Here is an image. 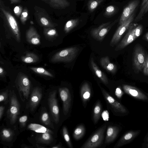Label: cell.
Wrapping results in <instances>:
<instances>
[{
    "label": "cell",
    "instance_id": "36",
    "mask_svg": "<svg viewBox=\"0 0 148 148\" xmlns=\"http://www.w3.org/2000/svg\"><path fill=\"white\" fill-rule=\"evenodd\" d=\"M41 119L42 121L45 125H48L50 123V120L49 115L47 112H43L41 116Z\"/></svg>",
    "mask_w": 148,
    "mask_h": 148
},
{
    "label": "cell",
    "instance_id": "1",
    "mask_svg": "<svg viewBox=\"0 0 148 148\" xmlns=\"http://www.w3.org/2000/svg\"><path fill=\"white\" fill-rule=\"evenodd\" d=\"M79 50L78 48L75 47L64 49L54 55L51 61L53 63L71 62L76 58Z\"/></svg>",
    "mask_w": 148,
    "mask_h": 148
},
{
    "label": "cell",
    "instance_id": "29",
    "mask_svg": "<svg viewBox=\"0 0 148 148\" xmlns=\"http://www.w3.org/2000/svg\"><path fill=\"white\" fill-rule=\"evenodd\" d=\"M52 134L48 132L42 133L38 137V140L42 143H48L52 140V137L51 134Z\"/></svg>",
    "mask_w": 148,
    "mask_h": 148
},
{
    "label": "cell",
    "instance_id": "8",
    "mask_svg": "<svg viewBox=\"0 0 148 148\" xmlns=\"http://www.w3.org/2000/svg\"><path fill=\"white\" fill-rule=\"evenodd\" d=\"M56 91H53L50 93L48 99L50 109L54 121L58 123L59 121V110L56 97Z\"/></svg>",
    "mask_w": 148,
    "mask_h": 148
},
{
    "label": "cell",
    "instance_id": "27",
    "mask_svg": "<svg viewBox=\"0 0 148 148\" xmlns=\"http://www.w3.org/2000/svg\"><path fill=\"white\" fill-rule=\"evenodd\" d=\"M101 106L99 102L95 105L93 110V119L94 122L96 123L99 120L101 113Z\"/></svg>",
    "mask_w": 148,
    "mask_h": 148
},
{
    "label": "cell",
    "instance_id": "20",
    "mask_svg": "<svg viewBox=\"0 0 148 148\" xmlns=\"http://www.w3.org/2000/svg\"><path fill=\"white\" fill-rule=\"evenodd\" d=\"M101 66L107 71L114 74L117 71V67L114 64L111 62L108 56L102 57L100 60Z\"/></svg>",
    "mask_w": 148,
    "mask_h": 148
},
{
    "label": "cell",
    "instance_id": "18",
    "mask_svg": "<svg viewBox=\"0 0 148 148\" xmlns=\"http://www.w3.org/2000/svg\"><path fill=\"white\" fill-rule=\"evenodd\" d=\"M36 19L41 25L45 27H54V24L46 14L39 11L35 13Z\"/></svg>",
    "mask_w": 148,
    "mask_h": 148
},
{
    "label": "cell",
    "instance_id": "10",
    "mask_svg": "<svg viewBox=\"0 0 148 148\" xmlns=\"http://www.w3.org/2000/svg\"><path fill=\"white\" fill-rule=\"evenodd\" d=\"M136 23H132L128 29V32L123 39L115 49L116 51L121 50L132 43L136 39L134 32V28Z\"/></svg>",
    "mask_w": 148,
    "mask_h": 148
},
{
    "label": "cell",
    "instance_id": "13",
    "mask_svg": "<svg viewBox=\"0 0 148 148\" xmlns=\"http://www.w3.org/2000/svg\"><path fill=\"white\" fill-rule=\"evenodd\" d=\"M101 89L106 100L115 110L121 113L126 112L125 108L120 103L112 97L103 88L101 87Z\"/></svg>",
    "mask_w": 148,
    "mask_h": 148
},
{
    "label": "cell",
    "instance_id": "31",
    "mask_svg": "<svg viewBox=\"0 0 148 148\" xmlns=\"http://www.w3.org/2000/svg\"><path fill=\"white\" fill-rule=\"evenodd\" d=\"M118 10V8L115 6L109 5L106 8L103 15L106 17H110L116 14Z\"/></svg>",
    "mask_w": 148,
    "mask_h": 148
},
{
    "label": "cell",
    "instance_id": "43",
    "mask_svg": "<svg viewBox=\"0 0 148 148\" xmlns=\"http://www.w3.org/2000/svg\"><path fill=\"white\" fill-rule=\"evenodd\" d=\"M4 109V107L3 106H1L0 107V119L2 118L3 113Z\"/></svg>",
    "mask_w": 148,
    "mask_h": 148
},
{
    "label": "cell",
    "instance_id": "26",
    "mask_svg": "<svg viewBox=\"0 0 148 148\" xmlns=\"http://www.w3.org/2000/svg\"><path fill=\"white\" fill-rule=\"evenodd\" d=\"M85 128L83 125L78 126L74 130L73 136L76 140H78L81 138L84 135L85 132Z\"/></svg>",
    "mask_w": 148,
    "mask_h": 148
},
{
    "label": "cell",
    "instance_id": "37",
    "mask_svg": "<svg viewBox=\"0 0 148 148\" xmlns=\"http://www.w3.org/2000/svg\"><path fill=\"white\" fill-rule=\"evenodd\" d=\"M45 33L49 36H53L56 35L57 34V31L55 29L47 28L45 29Z\"/></svg>",
    "mask_w": 148,
    "mask_h": 148
},
{
    "label": "cell",
    "instance_id": "41",
    "mask_svg": "<svg viewBox=\"0 0 148 148\" xmlns=\"http://www.w3.org/2000/svg\"><path fill=\"white\" fill-rule=\"evenodd\" d=\"M123 92L121 88L119 87H117L116 90L115 94L116 96L119 98H120L123 94Z\"/></svg>",
    "mask_w": 148,
    "mask_h": 148
},
{
    "label": "cell",
    "instance_id": "15",
    "mask_svg": "<svg viewBox=\"0 0 148 148\" xmlns=\"http://www.w3.org/2000/svg\"><path fill=\"white\" fill-rule=\"evenodd\" d=\"M123 88L125 92L129 95L140 99L145 100L147 97L137 88L127 85H123Z\"/></svg>",
    "mask_w": 148,
    "mask_h": 148
},
{
    "label": "cell",
    "instance_id": "25",
    "mask_svg": "<svg viewBox=\"0 0 148 148\" xmlns=\"http://www.w3.org/2000/svg\"><path fill=\"white\" fill-rule=\"evenodd\" d=\"M23 62L27 63H34L38 62L39 58L38 56L33 53H28L21 58Z\"/></svg>",
    "mask_w": 148,
    "mask_h": 148
},
{
    "label": "cell",
    "instance_id": "24",
    "mask_svg": "<svg viewBox=\"0 0 148 148\" xmlns=\"http://www.w3.org/2000/svg\"><path fill=\"white\" fill-rule=\"evenodd\" d=\"M79 18L71 19L66 23L64 27V31L65 33H68L76 27L79 22Z\"/></svg>",
    "mask_w": 148,
    "mask_h": 148
},
{
    "label": "cell",
    "instance_id": "14",
    "mask_svg": "<svg viewBox=\"0 0 148 148\" xmlns=\"http://www.w3.org/2000/svg\"><path fill=\"white\" fill-rule=\"evenodd\" d=\"M42 96V92L41 88L36 87L33 89L29 100V107L32 111L34 110L38 105Z\"/></svg>",
    "mask_w": 148,
    "mask_h": 148
},
{
    "label": "cell",
    "instance_id": "6",
    "mask_svg": "<svg viewBox=\"0 0 148 148\" xmlns=\"http://www.w3.org/2000/svg\"><path fill=\"white\" fill-rule=\"evenodd\" d=\"M135 16V12H134L128 19L120 25L112 38L110 42V46L114 47L118 43L123 34L128 30L130 24L134 20Z\"/></svg>",
    "mask_w": 148,
    "mask_h": 148
},
{
    "label": "cell",
    "instance_id": "47",
    "mask_svg": "<svg viewBox=\"0 0 148 148\" xmlns=\"http://www.w3.org/2000/svg\"><path fill=\"white\" fill-rule=\"evenodd\" d=\"M3 71V70L1 67H0V74L1 75L2 74Z\"/></svg>",
    "mask_w": 148,
    "mask_h": 148
},
{
    "label": "cell",
    "instance_id": "21",
    "mask_svg": "<svg viewBox=\"0 0 148 148\" xmlns=\"http://www.w3.org/2000/svg\"><path fill=\"white\" fill-rule=\"evenodd\" d=\"M119 131L118 128L115 126H109L107 128L105 142L109 143L113 141L117 136Z\"/></svg>",
    "mask_w": 148,
    "mask_h": 148
},
{
    "label": "cell",
    "instance_id": "17",
    "mask_svg": "<svg viewBox=\"0 0 148 148\" xmlns=\"http://www.w3.org/2000/svg\"><path fill=\"white\" fill-rule=\"evenodd\" d=\"M90 66L96 75L105 84H108V79L106 75L100 70L95 62L93 58H91L90 60Z\"/></svg>",
    "mask_w": 148,
    "mask_h": 148
},
{
    "label": "cell",
    "instance_id": "45",
    "mask_svg": "<svg viewBox=\"0 0 148 148\" xmlns=\"http://www.w3.org/2000/svg\"><path fill=\"white\" fill-rule=\"evenodd\" d=\"M144 38L146 40L148 41V32H147L145 34L144 36Z\"/></svg>",
    "mask_w": 148,
    "mask_h": 148
},
{
    "label": "cell",
    "instance_id": "16",
    "mask_svg": "<svg viewBox=\"0 0 148 148\" xmlns=\"http://www.w3.org/2000/svg\"><path fill=\"white\" fill-rule=\"evenodd\" d=\"M26 38L28 42L30 44L38 45L40 43V36L32 26L30 27L27 31Z\"/></svg>",
    "mask_w": 148,
    "mask_h": 148
},
{
    "label": "cell",
    "instance_id": "11",
    "mask_svg": "<svg viewBox=\"0 0 148 148\" xmlns=\"http://www.w3.org/2000/svg\"><path fill=\"white\" fill-rule=\"evenodd\" d=\"M17 84L19 91L22 93L24 98L27 99L30 89V82L28 77L24 74H20L18 77Z\"/></svg>",
    "mask_w": 148,
    "mask_h": 148
},
{
    "label": "cell",
    "instance_id": "33",
    "mask_svg": "<svg viewBox=\"0 0 148 148\" xmlns=\"http://www.w3.org/2000/svg\"><path fill=\"white\" fill-rule=\"evenodd\" d=\"M30 69L35 73L50 77H53V75L45 69L42 67H31Z\"/></svg>",
    "mask_w": 148,
    "mask_h": 148
},
{
    "label": "cell",
    "instance_id": "22",
    "mask_svg": "<svg viewBox=\"0 0 148 148\" xmlns=\"http://www.w3.org/2000/svg\"><path fill=\"white\" fill-rule=\"evenodd\" d=\"M80 92L82 101L85 103L88 100L91 96V89L87 82H85L82 84Z\"/></svg>",
    "mask_w": 148,
    "mask_h": 148
},
{
    "label": "cell",
    "instance_id": "42",
    "mask_svg": "<svg viewBox=\"0 0 148 148\" xmlns=\"http://www.w3.org/2000/svg\"><path fill=\"white\" fill-rule=\"evenodd\" d=\"M27 116L26 115H24L20 117L19 119V122L23 124L25 123L27 120Z\"/></svg>",
    "mask_w": 148,
    "mask_h": 148
},
{
    "label": "cell",
    "instance_id": "4",
    "mask_svg": "<svg viewBox=\"0 0 148 148\" xmlns=\"http://www.w3.org/2000/svg\"><path fill=\"white\" fill-rule=\"evenodd\" d=\"M106 127L105 125L97 130L81 147L82 148H95L101 145L103 139Z\"/></svg>",
    "mask_w": 148,
    "mask_h": 148
},
{
    "label": "cell",
    "instance_id": "7",
    "mask_svg": "<svg viewBox=\"0 0 148 148\" xmlns=\"http://www.w3.org/2000/svg\"><path fill=\"white\" fill-rule=\"evenodd\" d=\"M10 106L8 115L11 124H14L19 112V105L15 94L12 92L10 96Z\"/></svg>",
    "mask_w": 148,
    "mask_h": 148
},
{
    "label": "cell",
    "instance_id": "39",
    "mask_svg": "<svg viewBox=\"0 0 148 148\" xmlns=\"http://www.w3.org/2000/svg\"><path fill=\"white\" fill-rule=\"evenodd\" d=\"M146 55V60L145 62L143 69V71L144 74L146 76H148V55Z\"/></svg>",
    "mask_w": 148,
    "mask_h": 148
},
{
    "label": "cell",
    "instance_id": "46",
    "mask_svg": "<svg viewBox=\"0 0 148 148\" xmlns=\"http://www.w3.org/2000/svg\"><path fill=\"white\" fill-rule=\"evenodd\" d=\"M148 0H142L141 3V7H142L145 3Z\"/></svg>",
    "mask_w": 148,
    "mask_h": 148
},
{
    "label": "cell",
    "instance_id": "9",
    "mask_svg": "<svg viewBox=\"0 0 148 148\" xmlns=\"http://www.w3.org/2000/svg\"><path fill=\"white\" fill-rule=\"evenodd\" d=\"M140 3V0H132L124 8L119 20V25L123 23L134 12Z\"/></svg>",
    "mask_w": 148,
    "mask_h": 148
},
{
    "label": "cell",
    "instance_id": "2",
    "mask_svg": "<svg viewBox=\"0 0 148 148\" xmlns=\"http://www.w3.org/2000/svg\"><path fill=\"white\" fill-rule=\"evenodd\" d=\"M1 16L5 22L7 23L18 41H20V33L16 19L11 13L0 5Z\"/></svg>",
    "mask_w": 148,
    "mask_h": 148
},
{
    "label": "cell",
    "instance_id": "3",
    "mask_svg": "<svg viewBox=\"0 0 148 148\" xmlns=\"http://www.w3.org/2000/svg\"><path fill=\"white\" fill-rule=\"evenodd\" d=\"M118 20L117 19L113 21L102 23L98 27L92 29L90 31L91 36L97 41H102L111 28Z\"/></svg>",
    "mask_w": 148,
    "mask_h": 148
},
{
    "label": "cell",
    "instance_id": "19",
    "mask_svg": "<svg viewBox=\"0 0 148 148\" xmlns=\"http://www.w3.org/2000/svg\"><path fill=\"white\" fill-rule=\"evenodd\" d=\"M51 7L57 9H62L68 7L70 3L67 0H41Z\"/></svg>",
    "mask_w": 148,
    "mask_h": 148
},
{
    "label": "cell",
    "instance_id": "12",
    "mask_svg": "<svg viewBox=\"0 0 148 148\" xmlns=\"http://www.w3.org/2000/svg\"><path fill=\"white\" fill-rule=\"evenodd\" d=\"M59 91L63 102V113L64 115H66L69 112L71 106V94L69 89L65 87L59 88Z\"/></svg>",
    "mask_w": 148,
    "mask_h": 148
},
{
    "label": "cell",
    "instance_id": "34",
    "mask_svg": "<svg viewBox=\"0 0 148 148\" xmlns=\"http://www.w3.org/2000/svg\"><path fill=\"white\" fill-rule=\"evenodd\" d=\"M62 134L64 138L67 143L69 147L70 148L72 147L70 138L66 127L64 126L62 129Z\"/></svg>",
    "mask_w": 148,
    "mask_h": 148
},
{
    "label": "cell",
    "instance_id": "32",
    "mask_svg": "<svg viewBox=\"0 0 148 148\" xmlns=\"http://www.w3.org/2000/svg\"><path fill=\"white\" fill-rule=\"evenodd\" d=\"M13 134V132L12 130L10 129L5 128L2 130L1 136L2 139L8 140L12 138Z\"/></svg>",
    "mask_w": 148,
    "mask_h": 148
},
{
    "label": "cell",
    "instance_id": "35",
    "mask_svg": "<svg viewBox=\"0 0 148 148\" xmlns=\"http://www.w3.org/2000/svg\"><path fill=\"white\" fill-rule=\"evenodd\" d=\"M28 11L27 9L25 8L23 10L21 15L20 19L22 23L24 24L28 18Z\"/></svg>",
    "mask_w": 148,
    "mask_h": 148
},
{
    "label": "cell",
    "instance_id": "44",
    "mask_svg": "<svg viewBox=\"0 0 148 148\" xmlns=\"http://www.w3.org/2000/svg\"><path fill=\"white\" fill-rule=\"evenodd\" d=\"M11 3H20L21 0H10Z\"/></svg>",
    "mask_w": 148,
    "mask_h": 148
},
{
    "label": "cell",
    "instance_id": "38",
    "mask_svg": "<svg viewBox=\"0 0 148 148\" xmlns=\"http://www.w3.org/2000/svg\"><path fill=\"white\" fill-rule=\"evenodd\" d=\"M23 8L21 6H15L14 9V11L15 14L18 17H19L21 14L22 12Z\"/></svg>",
    "mask_w": 148,
    "mask_h": 148
},
{
    "label": "cell",
    "instance_id": "23",
    "mask_svg": "<svg viewBox=\"0 0 148 148\" xmlns=\"http://www.w3.org/2000/svg\"><path fill=\"white\" fill-rule=\"evenodd\" d=\"M27 128L28 129L37 133H42L48 132L53 134L51 130L42 125L37 124L31 123L28 125Z\"/></svg>",
    "mask_w": 148,
    "mask_h": 148
},
{
    "label": "cell",
    "instance_id": "28",
    "mask_svg": "<svg viewBox=\"0 0 148 148\" xmlns=\"http://www.w3.org/2000/svg\"><path fill=\"white\" fill-rule=\"evenodd\" d=\"M148 11V0L145 4L141 8L140 10L136 17L134 18V21L137 22L141 20L143 17Z\"/></svg>",
    "mask_w": 148,
    "mask_h": 148
},
{
    "label": "cell",
    "instance_id": "5",
    "mask_svg": "<svg viewBox=\"0 0 148 148\" xmlns=\"http://www.w3.org/2000/svg\"><path fill=\"white\" fill-rule=\"evenodd\" d=\"M146 60V55L141 46L137 44L135 46L133 54V62L135 68L138 71L143 69Z\"/></svg>",
    "mask_w": 148,
    "mask_h": 148
},
{
    "label": "cell",
    "instance_id": "30",
    "mask_svg": "<svg viewBox=\"0 0 148 148\" xmlns=\"http://www.w3.org/2000/svg\"><path fill=\"white\" fill-rule=\"evenodd\" d=\"M104 0H89L87 3L88 10L90 12H93Z\"/></svg>",
    "mask_w": 148,
    "mask_h": 148
},
{
    "label": "cell",
    "instance_id": "40",
    "mask_svg": "<svg viewBox=\"0 0 148 148\" xmlns=\"http://www.w3.org/2000/svg\"><path fill=\"white\" fill-rule=\"evenodd\" d=\"M8 97V92H5L1 93L0 95V101L1 102L5 100Z\"/></svg>",
    "mask_w": 148,
    "mask_h": 148
}]
</instances>
